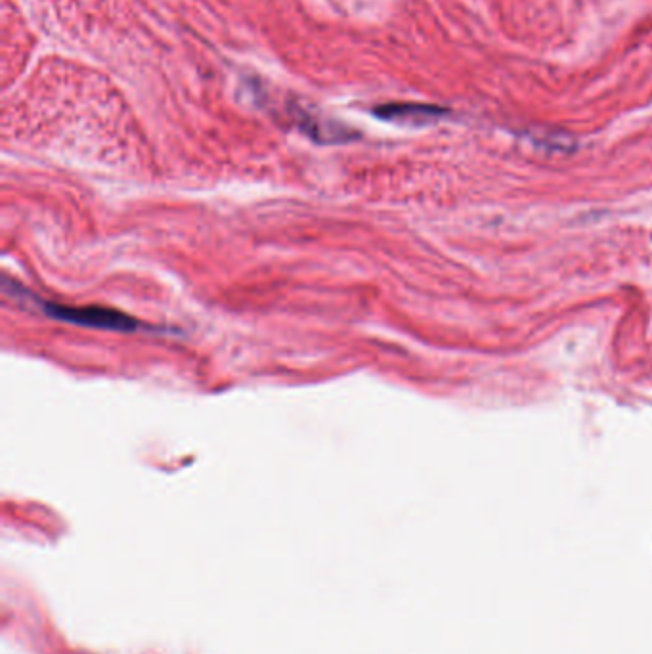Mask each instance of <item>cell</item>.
<instances>
[{"mask_svg": "<svg viewBox=\"0 0 652 654\" xmlns=\"http://www.w3.org/2000/svg\"><path fill=\"white\" fill-rule=\"evenodd\" d=\"M373 115L392 121V123H408V125H425L444 115V109L427 106V104H385L373 109Z\"/></svg>", "mask_w": 652, "mask_h": 654, "instance_id": "2", "label": "cell"}, {"mask_svg": "<svg viewBox=\"0 0 652 654\" xmlns=\"http://www.w3.org/2000/svg\"><path fill=\"white\" fill-rule=\"evenodd\" d=\"M46 316L66 322L71 326L90 327V329H104V331H117V333H134L140 329V322L125 312L104 308V306H69L58 303H43Z\"/></svg>", "mask_w": 652, "mask_h": 654, "instance_id": "1", "label": "cell"}]
</instances>
